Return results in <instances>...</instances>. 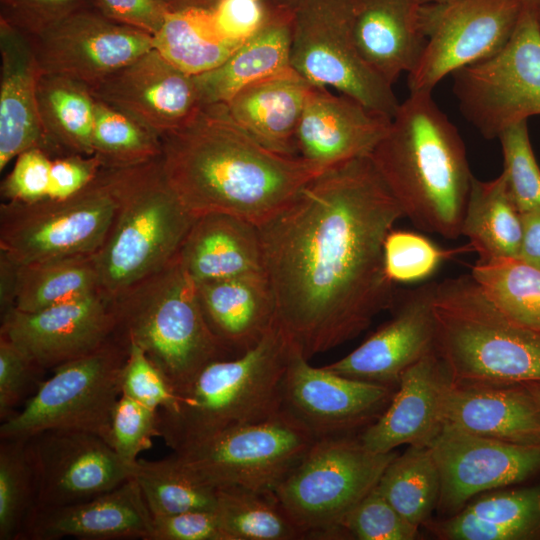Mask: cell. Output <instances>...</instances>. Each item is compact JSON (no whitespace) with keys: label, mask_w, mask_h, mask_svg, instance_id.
<instances>
[{"label":"cell","mask_w":540,"mask_h":540,"mask_svg":"<svg viewBox=\"0 0 540 540\" xmlns=\"http://www.w3.org/2000/svg\"><path fill=\"white\" fill-rule=\"evenodd\" d=\"M403 212L369 156L330 167L257 227L277 322L310 359L394 302L383 247Z\"/></svg>","instance_id":"1"},{"label":"cell","mask_w":540,"mask_h":540,"mask_svg":"<svg viewBox=\"0 0 540 540\" xmlns=\"http://www.w3.org/2000/svg\"><path fill=\"white\" fill-rule=\"evenodd\" d=\"M160 138L163 175L194 218L225 214L259 227L326 170L267 149L233 121L224 104L202 105Z\"/></svg>","instance_id":"2"},{"label":"cell","mask_w":540,"mask_h":540,"mask_svg":"<svg viewBox=\"0 0 540 540\" xmlns=\"http://www.w3.org/2000/svg\"><path fill=\"white\" fill-rule=\"evenodd\" d=\"M431 93H409L369 157L416 228L457 239L473 175L457 128Z\"/></svg>","instance_id":"3"},{"label":"cell","mask_w":540,"mask_h":540,"mask_svg":"<svg viewBox=\"0 0 540 540\" xmlns=\"http://www.w3.org/2000/svg\"><path fill=\"white\" fill-rule=\"evenodd\" d=\"M294 348L276 321L251 349L208 363L175 394L169 409L158 410L159 437L183 453L279 414Z\"/></svg>","instance_id":"4"},{"label":"cell","mask_w":540,"mask_h":540,"mask_svg":"<svg viewBox=\"0 0 540 540\" xmlns=\"http://www.w3.org/2000/svg\"><path fill=\"white\" fill-rule=\"evenodd\" d=\"M435 350L457 383L540 381V330L501 312L471 275L437 283Z\"/></svg>","instance_id":"5"},{"label":"cell","mask_w":540,"mask_h":540,"mask_svg":"<svg viewBox=\"0 0 540 540\" xmlns=\"http://www.w3.org/2000/svg\"><path fill=\"white\" fill-rule=\"evenodd\" d=\"M112 304L115 333L144 350L175 394L208 363L234 357L209 327L179 254Z\"/></svg>","instance_id":"6"},{"label":"cell","mask_w":540,"mask_h":540,"mask_svg":"<svg viewBox=\"0 0 540 540\" xmlns=\"http://www.w3.org/2000/svg\"><path fill=\"white\" fill-rule=\"evenodd\" d=\"M167 183L161 157L130 167L111 230L94 255L109 300L169 264L194 221Z\"/></svg>","instance_id":"7"},{"label":"cell","mask_w":540,"mask_h":540,"mask_svg":"<svg viewBox=\"0 0 540 540\" xmlns=\"http://www.w3.org/2000/svg\"><path fill=\"white\" fill-rule=\"evenodd\" d=\"M129 168H102L65 199L0 205V253L18 265L95 255L113 225Z\"/></svg>","instance_id":"8"},{"label":"cell","mask_w":540,"mask_h":540,"mask_svg":"<svg viewBox=\"0 0 540 540\" xmlns=\"http://www.w3.org/2000/svg\"><path fill=\"white\" fill-rule=\"evenodd\" d=\"M396 455L369 450L359 435L316 440L273 492L305 539H345L342 520Z\"/></svg>","instance_id":"9"},{"label":"cell","mask_w":540,"mask_h":540,"mask_svg":"<svg viewBox=\"0 0 540 540\" xmlns=\"http://www.w3.org/2000/svg\"><path fill=\"white\" fill-rule=\"evenodd\" d=\"M127 355V340L115 334L97 350L57 367L23 407L1 423L0 439L74 430L107 441Z\"/></svg>","instance_id":"10"},{"label":"cell","mask_w":540,"mask_h":540,"mask_svg":"<svg viewBox=\"0 0 540 540\" xmlns=\"http://www.w3.org/2000/svg\"><path fill=\"white\" fill-rule=\"evenodd\" d=\"M452 77L461 113L486 139L540 115V29L534 10L523 7L499 52Z\"/></svg>","instance_id":"11"},{"label":"cell","mask_w":540,"mask_h":540,"mask_svg":"<svg viewBox=\"0 0 540 540\" xmlns=\"http://www.w3.org/2000/svg\"><path fill=\"white\" fill-rule=\"evenodd\" d=\"M292 7V68L311 84L332 87L392 118L400 102L392 85L357 49L350 30L348 0H299Z\"/></svg>","instance_id":"12"},{"label":"cell","mask_w":540,"mask_h":540,"mask_svg":"<svg viewBox=\"0 0 540 540\" xmlns=\"http://www.w3.org/2000/svg\"><path fill=\"white\" fill-rule=\"evenodd\" d=\"M315 441L298 421L281 411L174 454L188 472L216 490L240 487L274 491Z\"/></svg>","instance_id":"13"},{"label":"cell","mask_w":540,"mask_h":540,"mask_svg":"<svg viewBox=\"0 0 540 540\" xmlns=\"http://www.w3.org/2000/svg\"><path fill=\"white\" fill-rule=\"evenodd\" d=\"M518 0H454L421 4L423 51L408 75L410 92H432L447 75L499 52L512 36Z\"/></svg>","instance_id":"14"},{"label":"cell","mask_w":540,"mask_h":540,"mask_svg":"<svg viewBox=\"0 0 540 540\" xmlns=\"http://www.w3.org/2000/svg\"><path fill=\"white\" fill-rule=\"evenodd\" d=\"M396 388L340 375L324 366L314 367L294 348L282 411L315 440L359 435L381 416Z\"/></svg>","instance_id":"15"},{"label":"cell","mask_w":540,"mask_h":540,"mask_svg":"<svg viewBox=\"0 0 540 540\" xmlns=\"http://www.w3.org/2000/svg\"><path fill=\"white\" fill-rule=\"evenodd\" d=\"M429 448L440 475L439 517L458 513L485 492L540 474V444H517L444 427Z\"/></svg>","instance_id":"16"},{"label":"cell","mask_w":540,"mask_h":540,"mask_svg":"<svg viewBox=\"0 0 540 540\" xmlns=\"http://www.w3.org/2000/svg\"><path fill=\"white\" fill-rule=\"evenodd\" d=\"M28 441L37 482L34 514L87 501L133 477L134 465L97 434L47 430Z\"/></svg>","instance_id":"17"},{"label":"cell","mask_w":540,"mask_h":540,"mask_svg":"<svg viewBox=\"0 0 540 540\" xmlns=\"http://www.w3.org/2000/svg\"><path fill=\"white\" fill-rule=\"evenodd\" d=\"M41 73L92 87L153 49V36L81 9L37 37L29 38Z\"/></svg>","instance_id":"18"},{"label":"cell","mask_w":540,"mask_h":540,"mask_svg":"<svg viewBox=\"0 0 540 540\" xmlns=\"http://www.w3.org/2000/svg\"><path fill=\"white\" fill-rule=\"evenodd\" d=\"M112 301L96 292L34 312L13 309L0 334L45 371L87 355L116 332Z\"/></svg>","instance_id":"19"},{"label":"cell","mask_w":540,"mask_h":540,"mask_svg":"<svg viewBox=\"0 0 540 540\" xmlns=\"http://www.w3.org/2000/svg\"><path fill=\"white\" fill-rule=\"evenodd\" d=\"M437 282L408 291L392 318L345 357L324 367L350 378L397 386L402 374L435 349Z\"/></svg>","instance_id":"20"},{"label":"cell","mask_w":540,"mask_h":540,"mask_svg":"<svg viewBox=\"0 0 540 540\" xmlns=\"http://www.w3.org/2000/svg\"><path fill=\"white\" fill-rule=\"evenodd\" d=\"M93 96L162 135L186 124L201 107L194 77L154 48L90 87Z\"/></svg>","instance_id":"21"},{"label":"cell","mask_w":540,"mask_h":540,"mask_svg":"<svg viewBox=\"0 0 540 540\" xmlns=\"http://www.w3.org/2000/svg\"><path fill=\"white\" fill-rule=\"evenodd\" d=\"M452 383L449 371L434 349L401 376L394 395L359 438L375 453H389L401 445L430 447L444 429V410Z\"/></svg>","instance_id":"22"},{"label":"cell","mask_w":540,"mask_h":540,"mask_svg":"<svg viewBox=\"0 0 540 540\" xmlns=\"http://www.w3.org/2000/svg\"><path fill=\"white\" fill-rule=\"evenodd\" d=\"M391 119L344 94L314 86L296 130L298 155L324 169L369 156Z\"/></svg>","instance_id":"23"},{"label":"cell","mask_w":540,"mask_h":540,"mask_svg":"<svg viewBox=\"0 0 540 540\" xmlns=\"http://www.w3.org/2000/svg\"><path fill=\"white\" fill-rule=\"evenodd\" d=\"M152 530L153 516L138 482L131 477L87 501L36 512L21 540H149Z\"/></svg>","instance_id":"24"},{"label":"cell","mask_w":540,"mask_h":540,"mask_svg":"<svg viewBox=\"0 0 540 540\" xmlns=\"http://www.w3.org/2000/svg\"><path fill=\"white\" fill-rule=\"evenodd\" d=\"M444 420V427L461 432L517 444H540V409L526 384L452 381Z\"/></svg>","instance_id":"25"},{"label":"cell","mask_w":540,"mask_h":540,"mask_svg":"<svg viewBox=\"0 0 540 540\" xmlns=\"http://www.w3.org/2000/svg\"><path fill=\"white\" fill-rule=\"evenodd\" d=\"M420 7L417 0H348L356 47L390 85L413 69L423 51Z\"/></svg>","instance_id":"26"},{"label":"cell","mask_w":540,"mask_h":540,"mask_svg":"<svg viewBox=\"0 0 540 540\" xmlns=\"http://www.w3.org/2000/svg\"><path fill=\"white\" fill-rule=\"evenodd\" d=\"M0 170L20 153L44 150L37 86L41 70L28 37L0 22Z\"/></svg>","instance_id":"27"},{"label":"cell","mask_w":540,"mask_h":540,"mask_svg":"<svg viewBox=\"0 0 540 540\" xmlns=\"http://www.w3.org/2000/svg\"><path fill=\"white\" fill-rule=\"evenodd\" d=\"M261 28L217 67L193 76L200 104H226L256 81L292 69V4L269 2Z\"/></svg>","instance_id":"28"},{"label":"cell","mask_w":540,"mask_h":540,"mask_svg":"<svg viewBox=\"0 0 540 540\" xmlns=\"http://www.w3.org/2000/svg\"><path fill=\"white\" fill-rule=\"evenodd\" d=\"M314 86L292 68L249 84L224 105L258 143L281 155L299 156L296 130Z\"/></svg>","instance_id":"29"},{"label":"cell","mask_w":540,"mask_h":540,"mask_svg":"<svg viewBox=\"0 0 540 540\" xmlns=\"http://www.w3.org/2000/svg\"><path fill=\"white\" fill-rule=\"evenodd\" d=\"M422 527L439 540H540V481L485 492Z\"/></svg>","instance_id":"30"},{"label":"cell","mask_w":540,"mask_h":540,"mask_svg":"<svg viewBox=\"0 0 540 540\" xmlns=\"http://www.w3.org/2000/svg\"><path fill=\"white\" fill-rule=\"evenodd\" d=\"M197 285L209 327L234 356L257 345L277 321L264 272Z\"/></svg>","instance_id":"31"},{"label":"cell","mask_w":540,"mask_h":540,"mask_svg":"<svg viewBox=\"0 0 540 540\" xmlns=\"http://www.w3.org/2000/svg\"><path fill=\"white\" fill-rule=\"evenodd\" d=\"M179 256L197 284L264 272L258 228L225 214L196 218Z\"/></svg>","instance_id":"32"},{"label":"cell","mask_w":540,"mask_h":540,"mask_svg":"<svg viewBox=\"0 0 540 540\" xmlns=\"http://www.w3.org/2000/svg\"><path fill=\"white\" fill-rule=\"evenodd\" d=\"M37 101L44 150L52 158L93 155L96 98L88 85L66 76L41 73Z\"/></svg>","instance_id":"33"},{"label":"cell","mask_w":540,"mask_h":540,"mask_svg":"<svg viewBox=\"0 0 540 540\" xmlns=\"http://www.w3.org/2000/svg\"><path fill=\"white\" fill-rule=\"evenodd\" d=\"M521 233V214L504 173L491 181H480L473 176L461 235L468 238L479 260L518 257Z\"/></svg>","instance_id":"34"},{"label":"cell","mask_w":540,"mask_h":540,"mask_svg":"<svg viewBox=\"0 0 540 540\" xmlns=\"http://www.w3.org/2000/svg\"><path fill=\"white\" fill-rule=\"evenodd\" d=\"M240 45L218 31L212 9L167 13L153 48L182 72L196 76L224 62Z\"/></svg>","instance_id":"35"},{"label":"cell","mask_w":540,"mask_h":540,"mask_svg":"<svg viewBox=\"0 0 540 540\" xmlns=\"http://www.w3.org/2000/svg\"><path fill=\"white\" fill-rule=\"evenodd\" d=\"M96 292L100 280L94 255L18 265L15 309L34 312Z\"/></svg>","instance_id":"36"},{"label":"cell","mask_w":540,"mask_h":540,"mask_svg":"<svg viewBox=\"0 0 540 540\" xmlns=\"http://www.w3.org/2000/svg\"><path fill=\"white\" fill-rule=\"evenodd\" d=\"M440 485L431 449L408 446L388 464L376 486L402 517L421 528L436 511Z\"/></svg>","instance_id":"37"},{"label":"cell","mask_w":540,"mask_h":540,"mask_svg":"<svg viewBox=\"0 0 540 540\" xmlns=\"http://www.w3.org/2000/svg\"><path fill=\"white\" fill-rule=\"evenodd\" d=\"M216 512L228 540L305 539L273 491L217 489Z\"/></svg>","instance_id":"38"},{"label":"cell","mask_w":540,"mask_h":540,"mask_svg":"<svg viewBox=\"0 0 540 540\" xmlns=\"http://www.w3.org/2000/svg\"><path fill=\"white\" fill-rule=\"evenodd\" d=\"M470 275L507 317L540 330V269L519 257H496L478 260Z\"/></svg>","instance_id":"39"},{"label":"cell","mask_w":540,"mask_h":540,"mask_svg":"<svg viewBox=\"0 0 540 540\" xmlns=\"http://www.w3.org/2000/svg\"><path fill=\"white\" fill-rule=\"evenodd\" d=\"M133 477L153 517L216 510L217 490L195 478L180 464L175 454L154 461L138 459L134 464Z\"/></svg>","instance_id":"40"},{"label":"cell","mask_w":540,"mask_h":540,"mask_svg":"<svg viewBox=\"0 0 540 540\" xmlns=\"http://www.w3.org/2000/svg\"><path fill=\"white\" fill-rule=\"evenodd\" d=\"M92 151L103 168L123 169L162 155L160 135L130 114L96 99Z\"/></svg>","instance_id":"41"},{"label":"cell","mask_w":540,"mask_h":540,"mask_svg":"<svg viewBox=\"0 0 540 540\" xmlns=\"http://www.w3.org/2000/svg\"><path fill=\"white\" fill-rule=\"evenodd\" d=\"M37 502L28 438L0 439V540H21Z\"/></svg>","instance_id":"42"},{"label":"cell","mask_w":540,"mask_h":540,"mask_svg":"<svg viewBox=\"0 0 540 540\" xmlns=\"http://www.w3.org/2000/svg\"><path fill=\"white\" fill-rule=\"evenodd\" d=\"M498 139L503 155V173L520 213L540 210V167L530 142L527 121L504 129Z\"/></svg>","instance_id":"43"},{"label":"cell","mask_w":540,"mask_h":540,"mask_svg":"<svg viewBox=\"0 0 540 540\" xmlns=\"http://www.w3.org/2000/svg\"><path fill=\"white\" fill-rule=\"evenodd\" d=\"M340 528L345 539L414 540L420 527L402 517L377 486L344 517Z\"/></svg>","instance_id":"44"},{"label":"cell","mask_w":540,"mask_h":540,"mask_svg":"<svg viewBox=\"0 0 540 540\" xmlns=\"http://www.w3.org/2000/svg\"><path fill=\"white\" fill-rule=\"evenodd\" d=\"M383 254L388 278L406 283L432 275L451 252L420 234L392 229L385 238Z\"/></svg>","instance_id":"45"},{"label":"cell","mask_w":540,"mask_h":540,"mask_svg":"<svg viewBox=\"0 0 540 540\" xmlns=\"http://www.w3.org/2000/svg\"><path fill=\"white\" fill-rule=\"evenodd\" d=\"M156 436H160L158 410L121 394L112 412L108 444L126 463L134 465Z\"/></svg>","instance_id":"46"},{"label":"cell","mask_w":540,"mask_h":540,"mask_svg":"<svg viewBox=\"0 0 540 540\" xmlns=\"http://www.w3.org/2000/svg\"><path fill=\"white\" fill-rule=\"evenodd\" d=\"M45 370L33 363L11 340L0 334V420L14 416L37 392Z\"/></svg>","instance_id":"47"},{"label":"cell","mask_w":540,"mask_h":540,"mask_svg":"<svg viewBox=\"0 0 540 540\" xmlns=\"http://www.w3.org/2000/svg\"><path fill=\"white\" fill-rule=\"evenodd\" d=\"M128 342V355L121 376V393L156 410L169 409L175 393L163 373L134 342Z\"/></svg>","instance_id":"48"},{"label":"cell","mask_w":540,"mask_h":540,"mask_svg":"<svg viewBox=\"0 0 540 540\" xmlns=\"http://www.w3.org/2000/svg\"><path fill=\"white\" fill-rule=\"evenodd\" d=\"M84 8L86 0H0V22L34 38Z\"/></svg>","instance_id":"49"},{"label":"cell","mask_w":540,"mask_h":540,"mask_svg":"<svg viewBox=\"0 0 540 540\" xmlns=\"http://www.w3.org/2000/svg\"><path fill=\"white\" fill-rule=\"evenodd\" d=\"M52 157L34 147L20 153L10 173L2 180L0 194L8 202H34L47 198Z\"/></svg>","instance_id":"50"},{"label":"cell","mask_w":540,"mask_h":540,"mask_svg":"<svg viewBox=\"0 0 540 540\" xmlns=\"http://www.w3.org/2000/svg\"><path fill=\"white\" fill-rule=\"evenodd\" d=\"M149 540H228L216 510H194L153 517Z\"/></svg>","instance_id":"51"},{"label":"cell","mask_w":540,"mask_h":540,"mask_svg":"<svg viewBox=\"0 0 540 540\" xmlns=\"http://www.w3.org/2000/svg\"><path fill=\"white\" fill-rule=\"evenodd\" d=\"M269 8L263 0H220L212 13L221 35L241 45L261 28Z\"/></svg>","instance_id":"52"},{"label":"cell","mask_w":540,"mask_h":540,"mask_svg":"<svg viewBox=\"0 0 540 540\" xmlns=\"http://www.w3.org/2000/svg\"><path fill=\"white\" fill-rule=\"evenodd\" d=\"M104 17L154 35L168 13L162 0H86Z\"/></svg>","instance_id":"53"},{"label":"cell","mask_w":540,"mask_h":540,"mask_svg":"<svg viewBox=\"0 0 540 540\" xmlns=\"http://www.w3.org/2000/svg\"><path fill=\"white\" fill-rule=\"evenodd\" d=\"M95 155L67 154L52 159L47 198L65 199L88 186L100 173Z\"/></svg>","instance_id":"54"},{"label":"cell","mask_w":540,"mask_h":540,"mask_svg":"<svg viewBox=\"0 0 540 540\" xmlns=\"http://www.w3.org/2000/svg\"><path fill=\"white\" fill-rule=\"evenodd\" d=\"M521 214V243L519 258L540 269V210Z\"/></svg>","instance_id":"55"},{"label":"cell","mask_w":540,"mask_h":540,"mask_svg":"<svg viewBox=\"0 0 540 540\" xmlns=\"http://www.w3.org/2000/svg\"><path fill=\"white\" fill-rule=\"evenodd\" d=\"M18 264L0 253V313L1 318L15 309Z\"/></svg>","instance_id":"56"},{"label":"cell","mask_w":540,"mask_h":540,"mask_svg":"<svg viewBox=\"0 0 540 540\" xmlns=\"http://www.w3.org/2000/svg\"><path fill=\"white\" fill-rule=\"evenodd\" d=\"M168 13L193 9H214L220 0H162Z\"/></svg>","instance_id":"57"},{"label":"cell","mask_w":540,"mask_h":540,"mask_svg":"<svg viewBox=\"0 0 540 540\" xmlns=\"http://www.w3.org/2000/svg\"><path fill=\"white\" fill-rule=\"evenodd\" d=\"M527 387L529 388V390L531 391V393L533 394L538 406H539V409H540V381H537V382H531V383H526Z\"/></svg>","instance_id":"58"},{"label":"cell","mask_w":540,"mask_h":540,"mask_svg":"<svg viewBox=\"0 0 540 540\" xmlns=\"http://www.w3.org/2000/svg\"><path fill=\"white\" fill-rule=\"evenodd\" d=\"M518 1L523 5V7L531 8L533 10L540 4V0H518Z\"/></svg>","instance_id":"59"},{"label":"cell","mask_w":540,"mask_h":540,"mask_svg":"<svg viewBox=\"0 0 540 540\" xmlns=\"http://www.w3.org/2000/svg\"><path fill=\"white\" fill-rule=\"evenodd\" d=\"M420 4H438V3H446L454 0H417Z\"/></svg>","instance_id":"60"},{"label":"cell","mask_w":540,"mask_h":540,"mask_svg":"<svg viewBox=\"0 0 540 540\" xmlns=\"http://www.w3.org/2000/svg\"><path fill=\"white\" fill-rule=\"evenodd\" d=\"M266 2H277V3H287V4H294L299 0H263Z\"/></svg>","instance_id":"61"},{"label":"cell","mask_w":540,"mask_h":540,"mask_svg":"<svg viewBox=\"0 0 540 540\" xmlns=\"http://www.w3.org/2000/svg\"><path fill=\"white\" fill-rule=\"evenodd\" d=\"M534 13L540 29V4L534 9Z\"/></svg>","instance_id":"62"}]
</instances>
